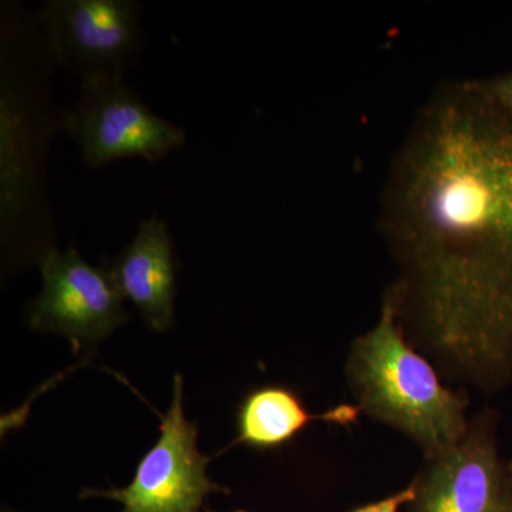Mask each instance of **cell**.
Returning a JSON list of instances; mask_svg holds the SVG:
<instances>
[{
    "mask_svg": "<svg viewBox=\"0 0 512 512\" xmlns=\"http://www.w3.org/2000/svg\"><path fill=\"white\" fill-rule=\"evenodd\" d=\"M417 512H510L493 443L473 437L441 453L417 493Z\"/></svg>",
    "mask_w": 512,
    "mask_h": 512,
    "instance_id": "obj_9",
    "label": "cell"
},
{
    "mask_svg": "<svg viewBox=\"0 0 512 512\" xmlns=\"http://www.w3.org/2000/svg\"><path fill=\"white\" fill-rule=\"evenodd\" d=\"M39 268L42 292L28 305L37 332L62 335L80 348L109 338L130 319L109 268L89 264L76 248L53 249Z\"/></svg>",
    "mask_w": 512,
    "mask_h": 512,
    "instance_id": "obj_7",
    "label": "cell"
},
{
    "mask_svg": "<svg viewBox=\"0 0 512 512\" xmlns=\"http://www.w3.org/2000/svg\"><path fill=\"white\" fill-rule=\"evenodd\" d=\"M183 389V377L175 375L160 439L141 458L133 481L121 490H84L82 497L117 501L121 512H200L207 495L227 491L207 476L210 458L198 450L197 424L185 417Z\"/></svg>",
    "mask_w": 512,
    "mask_h": 512,
    "instance_id": "obj_6",
    "label": "cell"
},
{
    "mask_svg": "<svg viewBox=\"0 0 512 512\" xmlns=\"http://www.w3.org/2000/svg\"><path fill=\"white\" fill-rule=\"evenodd\" d=\"M137 0H46L35 18L60 67L83 79L126 76L147 37Z\"/></svg>",
    "mask_w": 512,
    "mask_h": 512,
    "instance_id": "obj_5",
    "label": "cell"
},
{
    "mask_svg": "<svg viewBox=\"0 0 512 512\" xmlns=\"http://www.w3.org/2000/svg\"><path fill=\"white\" fill-rule=\"evenodd\" d=\"M355 417V410H335L322 416L306 412L301 400L284 387H264L245 397L238 413V443L269 448L293 439L316 419L342 421Z\"/></svg>",
    "mask_w": 512,
    "mask_h": 512,
    "instance_id": "obj_10",
    "label": "cell"
},
{
    "mask_svg": "<svg viewBox=\"0 0 512 512\" xmlns=\"http://www.w3.org/2000/svg\"><path fill=\"white\" fill-rule=\"evenodd\" d=\"M490 192L480 228L427 286L448 338L512 348V116L485 103Z\"/></svg>",
    "mask_w": 512,
    "mask_h": 512,
    "instance_id": "obj_2",
    "label": "cell"
},
{
    "mask_svg": "<svg viewBox=\"0 0 512 512\" xmlns=\"http://www.w3.org/2000/svg\"><path fill=\"white\" fill-rule=\"evenodd\" d=\"M60 69L35 18L20 2L0 6V237L3 254L39 265L56 249L49 195L52 141L64 109L52 94Z\"/></svg>",
    "mask_w": 512,
    "mask_h": 512,
    "instance_id": "obj_1",
    "label": "cell"
},
{
    "mask_svg": "<svg viewBox=\"0 0 512 512\" xmlns=\"http://www.w3.org/2000/svg\"><path fill=\"white\" fill-rule=\"evenodd\" d=\"M417 493H419V487L412 485L402 493L392 495V497L380 501V503L367 505V507L360 508L355 512H399V508L403 504L416 500Z\"/></svg>",
    "mask_w": 512,
    "mask_h": 512,
    "instance_id": "obj_12",
    "label": "cell"
},
{
    "mask_svg": "<svg viewBox=\"0 0 512 512\" xmlns=\"http://www.w3.org/2000/svg\"><path fill=\"white\" fill-rule=\"evenodd\" d=\"M234 512H248V511H242V510H239V511H234Z\"/></svg>",
    "mask_w": 512,
    "mask_h": 512,
    "instance_id": "obj_13",
    "label": "cell"
},
{
    "mask_svg": "<svg viewBox=\"0 0 512 512\" xmlns=\"http://www.w3.org/2000/svg\"><path fill=\"white\" fill-rule=\"evenodd\" d=\"M63 131L93 170L128 158L157 163L180 150L187 138L183 128L144 103L126 76L83 79L77 99L64 109Z\"/></svg>",
    "mask_w": 512,
    "mask_h": 512,
    "instance_id": "obj_4",
    "label": "cell"
},
{
    "mask_svg": "<svg viewBox=\"0 0 512 512\" xmlns=\"http://www.w3.org/2000/svg\"><path fill=\"white\" fill-rule=\"evenodd\" d=\"M392 303L357 343L355 376L365 406L433 451L456 447L463 436L461 403L444 389L429 363L404 343Z\"/></svg>",
    "mask_w": 512,
    "mask_h": 512,
    "instance_id": "obj_3",
    "label": "cell"
},
{
    "mask_svg": "<svg viewBox=\"0 0 512 512\" xmlns=\"http://www.w3.org/2000/svg\"><path fill=\"white\" fill-rule=\"evenodd\" d=\"M124 299H130L156 332L173 326L177 298V258L170 225L160 215L141 220L130 244L107 262Z\"/></svg>",
    "mask_w": 512,
    "mask_h": 512,
    "instance_id": "obj_8",
    "label": "cell"
},
{
    "mask_svg": "<svg viewBox=\"0 0 512 512\" xmlns=\"http://www.w3.org/2000/svg\"><path fill=\"white\" fill-rule=\"evenodd\" d=\"M478 96L512 116V74L498 77L480 86Z\"/></svg>",
    "mask_w": 512,
    "mask_h": 512,
    "instance_id": "obj_11",
    "label": "cell"
}]
</instances>
